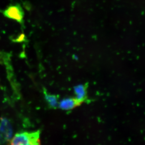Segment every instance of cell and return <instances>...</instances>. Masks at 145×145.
Here are the masks:
<instances>
[{"instance_id": "cell-1", "label": "cell", "mask_w": 145, "mask_h": 145, "mask_svg": "<svg viewBox=\"0 0 145 145\" xmlns=\"http://www.w3.org/2000/svg\"><path fill=\"white\" fill-rule=\"evenodd\" d=\"M9 145H41L40 131L18 133L10 140Z\"/></svg>"}, {"instance_id": "cell-2", "label": "cell", "mask_w": 145, "mask_h": 145, "mask_svg": "<svg viewBox=\"0 0 145 145\" xmlns=\"http://www.w3.org/2000/svg\"><path fill=\"white\" fill-rule=\"evenodd\" d=\"M12 128L10 121L5 118L0 120V145L10 141L12 136Z\"/></svg>"}, {"instance_id": "cell-3", "label": "cell", "mask_w": 145, "mask_h": 145, "mask_svg": "<svg viewBox=\"0 0 145 145\" xmlns=\"http://www.w3.org/2000/svg\"><path fill=\"white\" fill-rule=\"evenodd\" d=\"M3 13L7 18L15 20L19 23L23 22L24 13L22 8L18 4L8 7L4 10Z\"/></svg>"}, {"instance_id": "cell-4", "label": "cell", "mask_w": 145, "mask_h": 145, "mask_svg": "<svg viewBox=\"0 0 145 145\" xmlns=\"http://www.w3.org/2000/svg\"><path fill=\"white\" fill-rule=\"evenodd\" d=\"M81 104L75 98H67L59 101L58 108L63 110H71Z\"/></svg>"}, {"instance_id": "cell-5", "label": "cell", "mask_w": 145, "mask_h": 145, "mask_svg": "<svg viewBox=\"0 0 145 145\" xmlns=\"http://www.w3.org/2000/svg\"><path fill=\"white\" fill-rule=\"evenodd\" d=\"M87 88L85 85H78L74 88V92L75 95V98L81 104L87 99Z\"/></svg>"}, {"instance_id": "cell-6", "label": "cell", "mask_w": 145, "mask_h": 145, "mask_svg": "<svg viewBox=\"0 0 145 145\" xmlns=\"http://www.w3.org/2000/svg\"><path fill=\"white\" fill-rule=\"evenodd\" d=\"M44 94L46 100L47 101L48 104L50 106V107L54 108L58 107L59 101L57 97H56L55 95H51L46 92H44Z\"/></svg>"}]
</instances>
